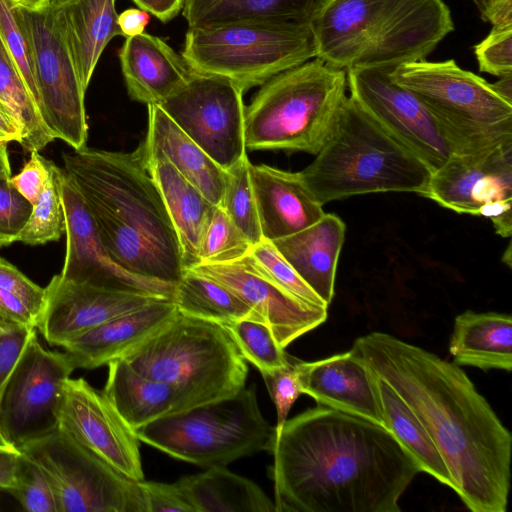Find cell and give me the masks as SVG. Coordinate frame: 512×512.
Segmentation results:
<instances>
[{
	"instance_id": "obj_1",
	"label": "cell",
	"mask_w": 512,
	"mask_h": 512,
	"mask_svg": "<svg viewBox=\"0 0 512 512\" xmlns=\"http://www.w3.org/2000/svg\"><path fill=\"white\" fill-rule=\"evenodd\" d=\"M350 350L419 420L463 504L472 512H506L512 435L467 374L384 332L358 337Z\"/></svg>"
},
{
	"instance_id": "obj_2",
	"label": "cell",
	"mask_w": 512,
	"mask_h": 512,
	"mask_svg": "<svg viewBox=\"0 0 512 512\" xmlns=\"http://www.w3.org/2000/svg\"><path fill=\"white\" fill-rule=\"evenodd\" d=\"M275 512H399L420 472L384 426L317 405L273 437Z\"/></svg>"
},
{
	"instance_id": "obj_3",
	"label": "cell",
	"mask_w": 512,
	"mask_h": 512,
	"mask_svg": "<svg viewBox=\"0 0 512 512\" xmlns=\"http://www.w3.org/2000/svg\"><path fill=\"white\" fill-rule=\"evenodd\" d=\"M111 260L125 271L177 285L182 250L161 193L136 151L84 148L62 155Z\"/></svg>"
},
{
	"instance_id": "obj_4",
	"label": "cell",
	"mask_w": 512,
	"mask_h": 512,
	"mask_svg": "<svg viewBox=\"0 0 512 512\" xmlns=\"http://www.w3.org/2000/svg\"><path fill=\"white\" fill-rule=\"evenodd\" d=\"M310 27L316 58L346 71L425 60L454 23L443 0H323Z\"/></svg>"
},
{
	"instance_id": "obj_5",
	"label": "cell",
	"mask_w": 512,
	"mask_h": 512,
	"mask_svg": "<svg viewBox=\"0 0 512 512\" xmlns=\"http://www.w3.org/2000/svg\"><path fill=\"white\" fill-rule=\"evenodd\" d=\"M300 172L322 205L376 192L423 196L432 173L350 95L315 159Z\"/></svg>"
},
{
	"instance_id": "obj_6",
	"label": "cell",
	"mask_w": 512,
	"mask_h": 512,
	"mask_svg": "<svg viewBox=\"0 0 512 512\" xmlns=\"http://www.w3.org/2000/svg\"><path fill=\"white\" fill-rule=\"evenodd\" d=\"M346 90V71L316 57L277 74L245 106L246 149L316 155L335 125Z\"/></svg>"
},
{
	"instance_id": "obj_7",
	"label": "cell",
	"mask_w": 512,
	"mask_h": 512,
	"mask_svg": "<svg viewBox=\"0 0 512 512\" xmlns=\"http://www.w3.org/2000/svg\"><path fill=\"white\" fill-rule=\"evenodd\" d=\"M122 358L141 375L176 388L188 409L238 393L248 373L223 326L179 312Z\"/></svg>"
},
{
	"instance_id": "obj_8",
	"label": "cell",
	"mask_w": 512,
	"mask_h": 512,
	"mask_svg": "<svg viewBox=\"0 0 512 512\" xmlns=\"http://www.w3.org/2000/svg\"><path fill=\"white\" fill-rule=\"evenodd\" d=\"M391 77L429 111L452 153L512 142V103L454 60L404 63L394 68Z\"/></svg>"
},
{
	"instance_id": "obj_9",
	"label": "cell",
	"mask_w": 512,
	"mask_h": 512,
	"mask_svg": "<svg viewBox=\"0 0 512 512\" xmlns=\"http://www.w3.org/2000/svg\"><path fill=\"white\" fill-rule=\"evenodd\" d=\"M138 439L202 467L226 466L244 456L270 452L274 427L263 417L255 387L191 407L135 430Z\"/></svg>"
},
{
	"instance_id": "obj_10",
	"label": "cell",
	"mask_w": 512,
	"mask_h": 512,
	"mask_svg": "<svg viewBox=\"0 0 512 512\" xmlns=\"http://www.w3.org/2000/svg\"><path fill=\"white\" fill-rule=\"evenodd\" d=\"M182 58L191 71L218 75L244 93L316 57L310 22L248 21L188 29Z\"/></svg>"
},
{
	"instance_id": "obj_11",
	"label": "cell",
	"mask_w": 512,
	"mask_h": 512,
	"mask_svg": "<svg viewBox=\"0 0 512 512\" xmlns=\"http://www.w3.org/2000/svg\"><path fill=\"white\" fill-rule=\"evenodd\" d=\"M18 451L43 470L59 512H145L139 481L117 471L59 427Z\"/></svg>"
},
{
	"instance_id": "obj_12",
	"label": "cell",
	"mask_w": 512,
	"mask_h": 512,
	"mask_svg": "<svg viewBox=\"0 0 512 512\" xmlns=\"http://www.w3.org/2000/svg\"><path fill=\"white\" fill-rule=\"evenodd\" d=\"M75 370L66 352L41 346L36 330L0 393V433L19 450L59 427L64 386Z\"/></svg>"
},
{
	"instance_id": "obj_13",
	"label": "cell",
	"mask_w": 512,
	"mask_h": 512,
	"mask_svg": "<svg viewBox=\"0 0 512 512\" xmlns=\"http://www.w3.org/2000/svg\"><path fill=\"white\" fill-rule=\"evenodd\" d=\"M32 49L41 117L55 139L73 150L86 148L88 124L82 87L52 7L34 12L20 8Z\"/></svg>"
},
{
	"instance_id": "obj_14",
	"label": "cell",
	"mask_w": 512,
	"mask_h": 512,
	"mask_svg": "<svg viewBox=\"0 0 512 512\" xmlns=\"http://www.w3.org/2000/svg\"><path fill=\"white\" fill-rule=\"evenodd\" d=\"M244 91L228 78L191 71L159 106L226 170L246 155Z\"/></svg>"
},
{
	"instance_id": "obj_15",
	"label": "cell",
	"mask_w": 512,
	"mask_h": 512,
	"mask_svg": "<svg viewBox=\"0 0 512 512\" xmlns=\"http://www.w3.org/2000/svg\"><path fill=\"white\" fill-rule=\"evenodd\" d=\"M394 68H349L347 88L365 112L433 172L452 154L451 147L420 100L393 81Z\"/></svg>"
},
{
	"instance_id": "obj_16",
	"label": "cell",
	"mask_w": 512,
	"mask_h": 512,
	"mask_svg": "<svg viewBox=\"0 0 512 512\" xmlns=\"http://www.w3.org/2000/svg\"><path fill=\"white\" fill-rule=\"evenodd\" d=\"M59 183L67 237L60 277L75 283L172 300L175 285L133 275L111 260L81 194L63 168L59 169Z\"/></svg>"
},
{
	"instance_id": "obj_17",
	"label": "cell",
	"mask_w": 512,
	"mask_h": 512,
	"mask_svg": "<svg viewBox=\"0 0 512 512\" xmlns=\"http://www.w3.org/2000/svg\"><path fill=\"white\" fill-rule=\"evenodd\" d=\"M59 428L128 478L144 480L135 430L85 379L66 381Z\"/></svg>"
},
{
	"instance_id": "obj_18",
	"label": "cell",
	"mask_w": 512,
	"mask_h": 512,
	"mask_svg": "<svg viewBox=\"0 0 512 512\" xmlns=\"http://www.w3.org/2000/svg\"><path fill=\"white\" fill-rule=\"evenodd\" d=\"M188 270L215 280L237 295L271 329L284 349L327 319L328 307L303 302L287 293L256 270L248 255L229 263L198 264Z\"/></svg>"
},
{
	"instance_id": "obj_19",
	"label": "cell",
	"mask_w": 512,
	"mask_h": 512,
	"mask_svg": "<svg viewBox=\"0 0 512 512\" xmlns=\"http://www.w3.org/2000/svg\"><path fill=\"white\" fill-rule=\"evenodd\" d=\"M423 196L457 213L478 216L492 203L512 200V142L452 153L431 173Z\"/></svg>"
},
{
	"instance_id": "obj_20",
	"label": "cell",
	"mask_w": 512,
	"mask_h": 512,
	"mask_svg": "<svg viewBox=\"0 0 512 512\" xmlns=\"http://www.w3.org/2000/svg\"><path fill=\"white\" fill-rule=\"evenodd\" d=\"M45 306L37 327L52 346L63 347L78 335L157 298L100 288L54 275L45 287Z\"/></svg>"
},
{
	"instance_id": "obj_21",
	"label": "cell",
	"mask_w": 512,
	"mask_h": 512,
	"mask_svg": "<svg viewBox=\"0 0 512 512\" xmlns=\"http://www.w3.org/2000/svg\"><path fill=\"white\" fill-rule=\"evenodd\" d=\"M298 372L301 393L318 405L383 426L373 375L351 350L313 362L299 360Z\"/></svg>"
},
{
	"instance_id": "obj_22",
	"label": "cell",
	"mask_w": 512,
	"mask_h": 512,
	"mask_svg": "<svg viewBox=\"0 0 512 512\" xmlns=\"http://www.w3.org/2000/svg\"><path fill=\"white\" fill-rule=\"evenodd\" d=\"M249 171L263 239L295 234L325 214L301 172L252 163Z\"/></svg>"
},
{
	"instance_id": "obj_23",
	"label": "cell",
	"mask_w": 512,
	"mask_h": 512,
	"mask_svg": "<svg viewBox=\"0 0 512 512\" xmlns=\"http://www.w3.org/2000/svg\"><path fill=\"white\" fill-rule=\"evenodd\" d=\"M177 314L171 299H156L78 335L63 348L75 369H95L122 358Z\"/></svg>"
},
{
	"instance_id": "obj_24",
	"label": "cell",
	"mask_w": 512,
	"mask_h": 512,
	"mask_svg": "<svg viewBox=\"0 0 512 512\" xmlns=\"http://www.w3.org/2000/svg\"><path fill=\"white\" fill-rule=\"evenodd\" d=\"M136 153L161 193L178 236L185 270L198 265L201 243L216 206L161 152L140 145Z\"/></svg>"
},
{
	"instance_id": "obj_25",
	"label": "cell",
	"mask_w": 512,
	"mask_h": 512,
	"mask_svg": "<svg viewBox=\"0 0 512 512\" xmlns=\"http://www.w3.org/2000/svg\"><path fill=\"white\" fill-rule=\"evenodd\" d=\"M118 54L130 98L147 106L160 105L191 75L182 56L161 38L145 32L126 37Z\"/></svg>"
},
{
	"instance_id": "obj_26",
	"label": "cell",
	"mask_w": 512,
	"mask_h": 512,
	"mask_svg": "<svg viewBox=\"0 0 512 512\" xmlns=\"http://www.w3.org/2000/svg\"><path fill=\"white\" fill-rule=\"evenodd\" d=\"M344 240V222L335 214L325 213L311 226L272 242L303 281L329 306Z\"/></svg>"
},
{
	"instance_id": "obj_27",
	"label": "cell",
	"mask_w": 512,
	"mask_h": 512,
	"mask_svg": "<svg viewBox=\"0 0 512 512\" xmlns=\"http://www.w3.org/2000/svg\"><path fill=\"white\" fill-rule=\"evenodd\" d=\"M116 0H72L53 8L55 17L86 91L98 60L115 36L118 25Z\"/></svg>"
},
{
	"instance_id": "obj_28",
	"label": "cell",
	"mask_w": 512,
	"mask_h": 512,
	"mask_svg": "<svg viewBox=\"0 0 512 512\" xmlns=\"http://www.w3.org/2000/svg\"><path fill=\"white\" fill-rule=\"evenodd\" d=\"M148 129L143 147L161 152L215 206H220L225 170L167 115L161 106L148 105Z\"/></svg>"
},
{
	"instance_id": "obj_29",
	"label": "cell",
	"mask_w": 512,
	"mask_h": 512,
	"mask_svg": "<svg viewBox=\"0 0 512 512\" xmlns=\"http://www.w3.org/2000/svg\"><path fill=\"white\" fill-rule=\"evenodd\" d=\"M107 365L108 377L103 392L134 430L188 409L176 388L141 375L123 358Z\"/></svg>"
},
{
	"instance_id": "obj_30",
	"label": "cell",
	"mask_w": 512,
	"mask_h": 512,
	"mask_svg": "<svg viewBox=\"0 0 512 512\" xmlns=\"http://www.w3.org/2000/svg\"><path fill=\"white\" fill-rule=\"evenodd\" d=\"M453 362L484 371L512 368V317L498 312L466 310L454 320L449 342Z\"/></svg>"
},
{
	"instance_id": "obj_31",
	"label": "cell",
	"mask_w": 512,
	"mask_h": 512,
	"mask_svg": "<svg viewBox=\"0 0 512 512\" xmlns=\"http://www.w3.org/2000/svg\"><path fill=\"white\" fill-rule=\"evenodd\" d=\"M323 0H184L190 29H209L248 21L310 22Z\"/></svg>"
},
{
	"instance_id": "obj_32",
	"label": "cell",
	"mask_w": 512,
	"mask_h": 512,
	"mask_svg": "<svg viewBox=\"0 0 512 512\" xmlns=\"http://www.w3.org/2000/svg\"><path fill=\"white\" fill-rule=\"evenodd\" d=\"M195 512H275V504L253 481L225 466L178 480Z\"/></svg>"
},
{
	"instance_id": "obj_33",
	"label": "cell",
	"mask_w": 512,
	"mask_h": 512,
	"mask_svg": "<svg viewBox=\"0 0 512 512\" xmlns=\"http://www.w3.org/2000/svg\"><path fill=\"white\" fill-rule=\"evenodd\" d=\"M369 371L374 378L383 426L411 455L420 472L454 489L452 477L440 452L419 420L383 379Z\"/></svg>"
},
{
	"instance_id": "obj_34",
	"label": "cell",
	"mask_w": 512,
	"mask_h": 512,
	"mask_svg": "<svg viewBox=\"0 0 512 512\" xmlns=\"http://www.w3.org/2000/svg\"><path fill=\"white\" fill-rule=\"evenodd\" d=\"M172 301L180 314L220 325L243 319L260 321L256 313L228 288L188 269L176 285Z\"/></svg>"
},
{
	"instance_id": "obj_35",
	"label": "cell",
	"mask_w": 512,
	"mask_h": 512,
	"mask_svg": "<svg viewBox=\"0 0 512 512\" xmlns=\"http://www.w3.org/2000/svg\"><path fill=\"white\" fill-rule=\"evenodd\" d=\"M0 103L21 129L20 145L27 151H40L55 138L41 114L15 64L0 38Z\"/></svg>"
},
{
	"instance_id": "obj_36",
	"label": "cell",
	"mask_w": 512,
	"mask_h": 512,
	"mask_svg": "<svg viewBox=\"0 0 512 512\" xmlns=\"http://www.w3.org/2000/svg\"><path fill=\"white\" fill-rule=\"evenodd\" d=\"M250 163L246 154L225 170V184L220 207L253 246L263 237L250 177Z\"/></svg>"
},
{
	"instance_id": "obj_37",
	"label": "cell",
	"mask_w": 512,
	"mask_h": 512,
	"mask_svg": "<svg viewBox=\"0 0 512 512\" xmlns=\"http://www.w3.org/2000/svg\"><path fill=\"white\" fill-rule=\"evenodd\" d=\"M59 169L60 167L49 160L48 178L17 241L28 245L45 244L59 240L65 232Z\"/></svg>"
},
{
	"instance_id": "obj_38",
	"label": "cell",
	"mask_w": 512,
	"mask_h": 512,
	"mask_svg": "<svg viewBox=\"0 0 512 512\" xmlns=\"http://www.w3.org/2000/svg\"><path fill=\"white\" fill-rule=\"evenodd\" d=\"M235 342L240 354L259 372L288 364L290 355L276 341L271 329L261 321L243 319L221 325Z\"/></svg>"
},
{
	"instance_id": "obj_39",
	"label": "cell",
	"mask_w": 512,
	"mask_h": 512,
	"mask_svg": "<svg viewBox=\"0 0 512 512\" xmlns=\"http://www.w3.org/2000/svg\"><path fill=\"white\" fill-rule=\"evenodd\" d=\"M248 258L256 270L295 298L328 307L303 281L272 241L262 239L253 245Z\"/></svg>"
},
{
	"instance_id": "obj_40",
	"label": "cell",
	"mask_w": 512,
	"mask_h": 512,
	"mask_svg": "<svg viewBox=\"0 0 512 512\" xmlns=\"http://www.w3.org/2000/svg\"><path fill=\"white\" fill-rule=\"evenodd\" d=\"M251 248L248 238L224 210L216 206L201 243L199 264L233 262L248 255Z\"/></svg>"
},
{
	"instance_id": "obj_41",
	"label": "cell",
	"mask_w": 512,
	"mask_h": 512,
	"mask_svg": "<svg viewBox=\"0 0 512 512\" xmlns=\"http://www.w3.org/2000/svg\"><path fill=\"white\" fill-rule=\"evenodd\" d=\"M0 38L39 110V96L29 38L22 23L20 8L7 0H0Z\"/></svg>"
},
{
	"instance_id": "obj_42",
	"label": "cell",
	"mask_w": 512,
	"mask_h": 512,
	"mask_svg": "<svg viewBox=\"0 0 512 512\" xmlns=\"http://www.w3.org/2000/svg\"><path fill=\"white\" fill-rule=\"evenodd\" d=\"M9 492L29 512H59L56 496L43 470L24 454L18 457L16 481Z\"/></svg>"
},
{
	"instance_id": "obj_43",
	"label": "cell",
	"mask_w": 512,
	"mask_h": 512,
	"mask_svg": "<svg viewBox=\"0 0 512 512\" xmlns=\"http://www.w3.org/2000/svg\"><path fill=\"white\" fill-rule=\"evenodd\" d=\"M298 361L299 359L291 356L287 365L270 371L260 372L277 412L274 437L280 434L287 420L290 408L299 395L302 394L299 382Z\"/></svg>"
},
{
	"instance_id": "obj_44",
	"label": "cell",
	"mask_w": 512,
	"mask_h": 512,
	"mask_svg": "<svg viewBox=\"0 0 512 512\" xmlns=\"http://www.w3.org/2000/svg\"><path fill=\"white\" fill-rule=\"evenodd\" d=\"M474 53L481 72L497 77L512 74V25L492 26L474 46Z\"/></svg>"
},
{
	"instance_id": "obj_45",
	"label": "cell",
	"mask_w": 512,
	"mask_h": 512,
	"mask_svg": "<svg viewBox=\"0 0 512 512\" xmlns=\"http://www.w3.org/2000/svg\"><path fill=\"white\" fill-rule=\"evenodd\" d=\"M32 209L33 205L16 190L10 178L0 179V247L18 240Z\"/></svg>"
},
{
	"instance_id": "obj_46",
	"label": "cell",
	"mask_w": 512,
	"mask_h": 512,
	"mask_svg": "<svg viewBox=\"0 0 512 512\" xmlns=\"http://www.w3.org/2000/svg\"><path fill=\"white\" fill-rule=\"evenodd\" d=\"M145 512H195L179 482L172 484L141 480Z\"/></svg>"
},
{
	"instance_id": "obj_47",
	"label": "cell",
	"mask_w": 512,
	"mask_h": 512,
	"mask_svg": "<svg viewBox=\"0 0 512 512\" xmlns=\"http://www.w3.org/2000/svg\"><path fill=\"white\" fill-rule=\"evenodd\" d=\"M0 288L20 297L38 316L45 306L46 291L16 266L0 257Z\"/></svg>"
},
{
	"instance_id": "obj_48",
	"label": "cell",
	"mask_w": 512,
	"mask_h": 512,
	"mask_svg": "<svg viewBox=\"0 0 512 512\" xmlns=\"http://www.w3.org/2000/svg\"><path fill=\"white\" fill-rule=\"evenodd\" d=\"M38 315L18 296L0 288V335L36 329Z\"/></svg>"
},
{
	"instance_id": "obj_49",
	"label": "cell",
	"mask_w": 512,
	"mask_h": 512,
	"mask_svg": "<svg viewBox=\"0 0 512 512\" xmlns=\"http://www.w3.org/2000/svg\"><path fill=\"white\" fill-rule=\"evenodd\" d=\"M49 175V160L32 151L21 171L10 177L12 185L32 205L36 203Z\"/></svg>"
},
{
	"instance_id": "obj_50",
	"label": "cell",
	"mask_w": 512,
	"mask_h": 512,
	"mask_svg": "<svg viewBox=\"0 0 512 512\" xmlns=\"http://www.w3.org/2000/svg\"><path fill=\"white\" fill-rule=\"evenodd\" d=\"M34 331L35 329H23L0 335V393L8 375Z\"/></svg>"
},
{
	"instance_id": "obj_51",
	"label": "cell",
	"mask_w": 512,
	"mask_h": 512,
	"mask_svg": "<svg viewBox=\"0 0 512 512\" xmlns=\"http://www.w3.org/2000/svg\"><path fill=\"white\" fill-rule=\"evenodd\" d=\"M481 18L492 26L512 25V0H474Z\"/></svg>"
},
{
	"instance_id": "obj_52",
	"label": "cell",
	"mask_w": 512,
	"mask_h": 512,
	"mask_svg": "<svg viewBox=\"0 0 512 512\" xmlns=\"http://www.w3.org/2000/svg\"><path fill=\"white\" fill-rule=\"evenodd\" d=\"M144 10L162 22H168L182 10L184 0H132Z\"/></svg>"
},
{
	"instance_id": "obj_53",
	"label": "cell",
	"mask_w": 512,
	"mask_h": 512,
	"mask_svg": "<svg viewBox=\"0 0 512 512\" xmlns=\"http://www.w3.org/2000/svg\"><path fill=\"white\" fill-rule=\"evenodd\" d=\"M150 20L149 13L136 8H130L118 15V25L122 36L130 37L144 32Z\"/></svg>"
},
{
	"instance_id": "obj_54",
	"label": "cell",
	"mask_w": 512,
	"mask_h": 512,
	"mask_svg": "<svg viewBox=\"0 0 512 512\" xmlns=\"http://www.w3.org/2000/svg\"><path fill=\"white\" fill-rule=\"evenodd\" d=\"M20 452L12 447H0V490L8 491L16 481Z\"/></svg>"
},
{
	"instance_id": "obj_55",
	"label": "cell",
	"mask_w": 512,
	"mask_h": 512,
	"mask_svg": "<svg viewBox=\"0 0 512 512\" xmlns=\"http://www.w3.org/2000/svg\"><path fill=\"white\" fill-rule=\"evenodd\" d=\"M0 141H21V129L9 111L0 103Z\"/></svg>"
},
{
	"instance_id": "obj_56",
	"label": "cell",
	"mask_w": 512,
	"mask_h": 512,
	"mask_svg": "<svg viewBox=\"0 0 512 512\" xmlns=\"http://www.w3.org/2000/svg\"><path fill=\"white\" fill-rule=\"evenodd\" d=\"M13 5L28 11L40 12L51 6L52 0H7Z\"/></svg>"
},
{
	"instance_id": "obj_57",
	"label": "cell",
	"mask_w": 512,
	"mask_h": 512,
	"mask_svg": "<svg viewBox=\"0 0 512 512\" xmlns=\"http://www.w3.org/2000/svg\"><path fill=\"white\" fill-rule=\"evenodd\" d=\"M491 85L501 97L512 103V74L499 77V80Z\"/></svg>"
},
{
	"instance_id": "obj_58",
	"label": "cell",
	"mask_w": 512,
	"mask_h": 512,
	"mask_svg": "<svg viewBox=\"0 0 512 512\" xmlns=\"http://www.w3.org/2000/svg\"><path fill=\"white\" fill-rule=\"evenodd\" d=\"M7 144L8 142L0 141V179L11 177V168Z\"/></svg>"
},
{
	"instance_id": "obj_59",
	"label": "cell",
	"mask_w": 512,
	"mask_h": 512,
	"mask_svg": "<svg viewBox=\"0 0 512 512\" xmlns=\"http://www.w3.org/2000/svg\"><path fill=\"white\" fill-rule=\"evenodd\" d=\"M70 1H72V0H52L50 7L59 8L65 4L69 3Z\"/></svg>"
},
{
	"instance_id": "obj_60",
	"label": "cell",
	"mask_w": 512,
	"mask_h": 512,
	"mask_svg": "<svg viewBox=\"0 0 512 512\" xmlns=\"http://www.w3.org/2000/svg\"><path fill=\"white\" fill-rule=\"evenodd\" d=\"M0 447H11L3 438V436L0 433ZM13 448V447H12Z\"/></svg>"
}]
</instances>
